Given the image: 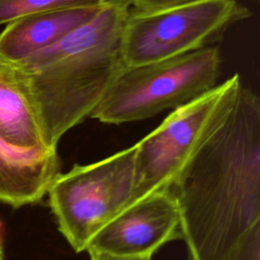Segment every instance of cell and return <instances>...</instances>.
I'll list each match as a JSON object with an SVG mask.
<instances>
[{"label": "cell", "mask_w": 260, "mask_h": 260, "mask_svg": "<svg viewBox=\"0 0 260 260\" xmlns=\"http://www.w3.org/2000/svg\"><path fill=\"white\" fill-rule=\"evenodd\" d=\"M190 260H230L260 222V100L242 86L222 124L170 187Z\"/></svg>", "instance_id": "1"}, {"label": "cell", "mask_w": 260, "mask_h": 260, "mask_svg": "<svg viewBox=\"0 0 260 260\" xmlns=\"http://www.w3.org/2000/svg\"><path fill=\"white\" fill-rule=\"evenodd\" d=\"M130 6L128 0H108L60 41L6 62L27 92L49 148H57L68 130L90 116L125 67L121 36Z\"/></svg>", "instance_id": "2"}, {"label": "cell", "mask_w": 260, "mask_h": 260, "mask_svg": "<svg viewBox=\"0 0 260 260\" xmlns=\"http://www.w3.org/2000/svg\"><path fill=\"white\" fill-rule=\"evenodd\" d=\"M220 64L219 50L209 46L161 61L124 67L89 117L117 125L174 110L213 88Z\"/></svg>", "instance_id": "3"}, {"label": "cell", "mask_w": 260, "mask_h": 260, "mask_svg": "<svg viewBox=\"0 0 260 260\" xmlns=\"http://www.w3.org/2000/svg\"><path fill=\"white\" fill-rule=\"evenodd\" d=\"M242 82L238 73L178 107L135 144L134 188L130 204L169 190L184 166L233 110Z\"/></svg>", "instance_id": "4"}, {"label": "cell", "mask_w": 260, "mask_h": 260, "mask_svg": "<svg viewBox=\"0 0 260 260\" xmlns=\"http://www.w3.org/2000/svg\"><path fill=\"white\" fill-rule=\"evenodd\" d=\"M135 145L86 166L59 174L48 194L59 231L75 252L130 204L134 188Z\"/></svg>", "instance_id": "5"}, {"label": "cell", "mask_w": 260, "mask_h": 260, "mask_svg": "<svg viewBox=\"0 0 260 260\" xmlns=\"http://www.w3.org/2000/svg\"><path fill=\"white\" fill-rule=\"evenodd\" d=\"M249 15L238 0H196L152 12L131 9L121 36L122 62L133 67L209 47Z\"/></svg>", "instance_id": "6"}, {"label": "cell", "mask_w": 260, "mask_h": 260, "mask_svg": "<svg viewBox=\"0 0 260 260\" xmlns=\"http://www.w3.org/2000/svg\"><path fill=\"white\" fill-rule=\"evenodd\" d=\"M176 239H182L179 209L170 190H160L123 208L94 234L86 251L151 257Z\"/></svg>", "instance_id": "7"}, {"label": "cell", "mask_w": 260, "mask_h": 260, "mask_svg": "<svg viewBox=\"0 0 260 260\" xmlns=\"http://www.w3.org/2000/svg\"><path fill=\"white\" fill-rule=\"evenodd\" d=\"M59 174L57 149L20 148L0 136V202L15 208L39 202Z\"/></svg>", "instance_id": "8"}, {"label": "cell", "mask_w": 260, "mask_h": 260, "mask_svg": "<svg viewBox=\"0 0 260 260\" xmlns=\"http://www.w3.org/2000/svg\"><path fill=\"white\" fill-rule=\"evenodd\" d=\"M102 6L51 10L8 22L0 34V60L17 62L53 45L93 18Z\"/></svg>", "instance_id": "9"}, {"label": "cell", "mask_w": 260, "mask_h": 260, "mask_svg": "<svg viewBox=\"0 0 260 260\" xmlns=\"http://www.w3.org/2000/svg\"><path fill=\"white\" fill-rule=\"evenodd\" d=\"M0 136L20 148H49L35 108L8 64L0 60Z\"/></svg>", "instance_id": "10"}, {"label": "cell", "mask_w": 260, "mask_h": 260, "mask_svg": "<svg viewBox=\"0 0 260 260\" xmlns=\"http://www.w3.org/2000/svg\"><path fill=\"white\" fill-rule=\"evenodd\" d=\"M108 0H0V25L19 17L57 9L101 6Z\"/></svg>", "instance_id": "11"}, {"label": "cell", "mask_w": 260, "mask_h": 260, "mask_svg": "<svg viewBox=\"0 0 260 260\" xmlns=\"http://www.w3.org/2000/svg\"><path fill=\"white\" fill-rule=\"evenodd\" d=\"M230 260H260V222L244 235Z\"/></svg>", "instance_id": "12"}, {"label": "cell", "mask_w": 260, "mask_h": 260, "mask_svg": "<svg viewBox=\"0 0 260 260\" xmlns=\"http://www.w3.org/2000/svg\"><path fill=\"white\" fill-rule=\"evenodd\" d=\"M196 0H128L134 10L139 12H152L179 6Z\"/></svg>", "instance_id": "13"}, {"label": "cell", "mask_w": 260, "mask_h": 260, "mask_svg": "<svg viewBox=\"0 0 260 260\" xmlns=\"http://www.w3.org/2000/svg\"><path fill=\"white\" fill-rule=\"evenodd\" d=\"M90 256V260H151V257L142 256V257H125V256H117L103 252L90 251L88 252Z\"/></svg>", "instance_id": "14"}, {"label": "cell", "mask_w": 260, "mask_h": 260, "mask_svg": "<svg viewBox=\"0 0 260 260\" xmlns=\"http://www.w3.org/2000/svg\"><path fill=\"white\" fill-rule=\"evenodd\" d=\"M0 260H4V246H3V233L2 222L0 221Z\"/></svg>", "instance_id": "15"}]
</instances>
